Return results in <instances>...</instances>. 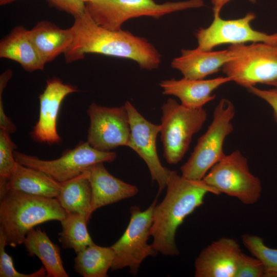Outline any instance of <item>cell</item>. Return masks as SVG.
<instances>
[{
  "instance_id": "obj_1",
  "label": "cell",
  "mask_w": 277,
  "mask_h": 277,
  "mask_svg": "<svg viewBox=\"0 0 277 277\" xmlns=\"http://www.w3.org/2000/svg\"><path fill=\"white\" fill-rule=\"evenodd\" d=\"M74 17L72 41L64 53L66 62L71 63L87 53L127 58L135 61L142 69H157L161 54L147 38L121 29L111 30L98 25L87 11Z\"/></svg>"
},
{
  "instance_id": "obj_2",
  "label": "cell",
  "mask_w": 277,
  "mask_h": 277,
  "mask_svg": "<svg viewBox=\"0 0 277 277\" xmlns=\"http://www.w3.org/2000/svg\"><path fill=\"white\" fill-rule=\"evenodd\" d=\"M166 187L164 199L154 209L150 235L155 250L165 255L174 256L180 253L175 241L177 228L203 204L208 193H220L203 180H189L173 170Z\"/></svg>"
},
{
  "instance_id": "obj_3",
  "label": "cell",
  "mask_w": 277,
  "mask_h": 277,
  "mask_svg": "<svg viewBox=\"0 0 277 277\" xmlns=\"http://www.w3.org/2000/svg\"><path fill=\"white\" fill-rule=\"evenodd\" d=\"M67 212L56 198L8 191L0 197V229L7 245L15 247L23 244L28 232L41 223L62 221Z\"/></svg>"
},
{
  "instance_id": "obj_4",
  "label": "cell",
  "mask_w": 277,
  "mask_h": 277,
  "mask_svg": "<svg viewBox=\"0 0 277 277\" xmlns=\"http://www.w3.org/2000/svg\"><path fill=\"white\" fill-rule=\"evenodd\" d=\"M235 113L232 103L222 98L215 107L212 121L199 138L188 161L181 167L182 175L191 180H202L224 155L223 144L233 131L231 123Z\"/></svg>"
},
{
  "instance_id": "obj_5",
  "label": "cell",
  "mask_w": 277,
  "mask_h": 277,
  "mask_svg": "<svg viewBox=\"0 0 277 277\" xmlns=\"http://www.w3.org/2000/svg\"><path fill=\"white\" fill-rule=\"evenodd\" d=\"M86 11L99 26L111 30L122 29L129 19L143 16L155 18L190 8L204 6L203 0L156 3L153 0H92L85 3Z\"/></svg>"
},
{
  "instance_id": "obj_6",
  "label": "cell",
  "mask_w": 277,
  "mask_h": 277,
  "mask_svg": "<svg viewBox=\"0 0 277 277\" xmlns=\"http://www.w3.org/2000/svg\"><path fill=\"white\" fill-rule=\"evenodd\" d=\"M161 140L164 157L169 164L182 160L189 149L193 135L207 119L203 108H191L169 98L161 107Z\"/></svg>"
},
{
  "instance_id": "obj_7",
  "label": "cell",
  "mask_w": 277,
  "mask_h": 277,
  "mask_svg": "<svg viewBox=\"0 0 277 277\" xmlns=\"http://www.w3.org/2000/svg\"><path fill=\"white\" fill-rule=\"evenodd\" d=\"M228 49L234 57L223 66L222 71L231 81L248 88L277 81V43L235 44Z\"/></svg>"
},
{
  "instance_id": "obj_8",
  "label": "cell",
  "mask_w": 277,
  "mask_h": 277,
  "mask_svg": "<svg viewBox=\"0 0 277 277\" xmlns=\"http://www.w3.org/2000/svg\"><path fill=\"white\" fill-rule=\"evenodd\" d=\"M202 180L220 193L235 197L245 205L253 204L261 197V182L250 171L247 158L239 150L225 154Z\"/></svg>"
},
{
  "instance_id": "obj_9",
  "label": "cell",
  "mask_w": 277,
  "mask_h": 277,
  "mask_svg": "<svg viewBox=\"0 0 277 277\" xmlns=\"http://www.w3.org/2000/svg\"><path fill=\"white\" fill-rule=\"evenodd\" d=\"M156 203L157 198L143 211L138 206L131 207L128 226L120 239L111 246L115 251L112 271L128 267L132 274L136 275L144 260L158 253L147 243Z\"/></svg>"
},
{
  "instance_id": "obj_10",
  "label": "cell",
  "mask_w": 277,
  "mask_h": 277,
  "mask_svg": "<svg viewBox=\"0 0 277 277\" xmlns=\"http://www.w3.org/2000/svg\"><path fill=\"white\" fill-rule=\"evenodd\" d=\"M15 161L24 166L40 170L56 181L62 183L74 178L90 166L98 163H111L117 157L114 151H103L91 146L88 142L65 152L58 159L42 160L14 151Z\"/></svg>"
},
{
  "instance_id": "obj_11",
  "label": "cell",
  "mask_w": 277,
  "mask_h": 277,
  "mask_svg": "<svg viewBox=\"0 0 277 277\" xmlns=\"http://www.w3.org/2000/svg\"><path fill=\"white\" fill-rule=\"evenodd\" d=\"M90 118L87 141L93 147L109 151L119 146H128L130 127L124 105L108 107L92 103L87 109Z\"/></svg>"
},
{
  "instance_id": "obj_12",
  "label": "cell",
  "mask_w": 277,
  "mask_h": 277,
  "mask_svg": "<svg viewBox=\"0 0 277 277\" xmlns=\"http://www.w3.org/2000/svg\"><path fill=\"white\" fill-rule=\"evenodd\" d=\"M214 18L206 28H200L195 33L197 48L211 51L215 46L246 42L277 43V32L268 34L252 29L251 22L255 18L254 13H248L244 17L234 19H224L219 12H213Z\"/></svg>"
},
{
  "instance_id": "obj_13",
  "label": "cell",
  "mask_w": 277,
  "mask_h": 277,
  "mask_svg": "<svg viewBox=\"0 0 277 277\" xmlns=\"http://www.w3.org/2000/svg\"><path fill=\"white\" fill-rule=\"evenodd\" d=\"M129 116L130 136L128 147L135 151L147 165L151 179L159 186V193L166 187L172 170L164 167L156 150V137L160 125L146 120L129 101L124 104Z\"/></svg>"
},
{
  "instance_id": "obj_14",
  "label": "cell",
  "mask_w": 277,
  "mask_h": 277,
  "mask_svg": "<svg viewBox=\"0 0 277 277\" xmlns=\"http://www.w3.org/2000/svg\"><path fill=\"white\" fill-rule=\"evenodd\" d=\"M76 91L75 86L64 84L58 78L47 81L45 89L39 96V118L32 132L36 141L50 144L61 142L56 128L61 105L67 95Z\"/></svg>"
},
{
  "instance_id": "obj_15",
  "label": "cell",
  "mask_w": 277,
  "mask_h": 277,
  "mask_svg": "<svg viewBox=\"0 0 277 277\" xmlns=\"http://www.w3.org/2000/svg\"><path fill=\"white\" fill-rule=\"evenodd\" d=\"M242 253L236 240L221 238L201 251L194 263V276L235 277Z\"/></svg>"
},
{
  "instance_id": "obj_16",
  "label": "cell",
  "mask_w": 277,
  "mask_h": 277,
  "mask_svg": "<svg viewBox=\"0 0 277 277\" xmlns=\"http://www.w3.org/2000/svg\"><path fill=\"white\" fill-rule=\"evenodd\" d=\"M91 188V212L99 208L136 195L137 187L114 176L104 165L98 163L86 169Z\"/></svg>"
},
{
  "instance_id": "obj_17",
  "label": "cell",
  "mask_w": 277,
  "mask_h": 277,
  "mask_svg": "<svg viewBox=\"0 0 277 277\" xmlns=\"http://www.w3.org/2000/svg\"><path fill=\"white\" fill-rule=\"evenodd\" d=\"M231 81L228 76L210 80H181L171 78L162 81L160 86L165 95L178 97L181 104L191 108H201L215 98L212 92L220 86Z\"/></svg>"
},
{
  "instance_id": "obj_18",
  "label": "cell",
  "mask_w": 277,
  "mask_h": 277,
  "mask_svg": "<svg viewBox=\"0 0 277 277\" xmlns=\"http://www.w3.org/2000/svg\"><path fill=\"white\" fill-rule=\"evenodd\" d=\"M234 57L229 49L220 51H204L196 48L183 49L181 55L171 62L173 68L180 71L183 77L203 80L207 75L217 72Z\"/></svg>"
},
{
  "instance_id": "obj_19",
  "label": "cell",
  "mask_w": 277,
  "mask_h": 277,
  "mask_svg": "<svg viewBox=\"0 0 277 277\" xmlns=\"http://www.w3.org/2000/svg\"><path fill=\"white\" fill-rule=\"evenodd\" d=\"M0 57L18 63L28 72L43 70L45 65L31 39L29 30L21 26L14 27L2 39Z\"/></svg>"
},
{
  "instance_id": "obj_20",
  "label": "cell",
  "mask_w": 277,
  "mask_h": 277,
  "mask_svg": "<svg viewBox=\"0 0 277 277\" xmlns=\"http://www.w3.org/2000/svg\"><path fill=\"white\" fill-rule=\"evenodd\" d=\"M60 188V183L45 173L17 162L6 185L7 191L51 198H57Z\"/></svg>"
},
{
  "instance_id": "obj_21",
  "label": "cell",
  "mask_w": 277,
  "mask_h": 277,
  "mask_svg": "<svg viewBox=\"0 0 277 277\" xmlns=\"http://www.w3.org/2000/svg\"><path fill=\"white\" fill-rule=\"evenodd\" d=\"M31 39L46 64L64 53L72 41L70 28L61 29L52 23L43 21L29 30Z\"/></svg>"
},
{
  "instance_id": "obj_22",
  "label": "cell",
  "mask_w": 277,
  "mask_h": 277,
  "mask_svg": "<svg viewBox=\"0 0 277 277\" xmlns=\"http://www.w3.org/2000/svg\"><path fill=\"white\" fill-rule=\"evenodd\" d=\"M23 244L30 256L36 255L41 261L48 277H68L61 256L60 248L39 227L32 229Z\"/></svg>"
},
{
  "instance_id": "obj_23",
  "label": "cell",
  "mask_w": 277,
  "mask_h": 277,
  "mask_svg": "<svg viewBox=\"0 0 277 277\" xmlns=\"http://www.w3.org/2000/svg\"><path fill=\"white\" fill-rule=\"evenodd\" d=\"M85 170L78 176L60 183L61 188L57 199L67 212L77 213L84 216L89 222L92 213L91 188Z\"/></svg>"
},
{
  "instance_id": "obj_24",
  "label": "cell",
  "mask_w": 277,
  "mask_h": 277,
  "mask_svg": "<svg viewBox=\"0 0 277 277\" xmlns=\"http://www.w3.org/2000/svg\"><path fill=\"white\" fill-rule=\"evenodd\" d=\"M74 268L83 277H107L115 258L111 246L102 247L95 244L76 253Z\"/></svg>"
},
{
  "instance_id": "obj_25",
  "label": "cell",
  "mask_w": 277,
  "mask_h": 277,
  "mask_svg": "<svg viewBox=\"0 0 277 277\" xmlns=\"http://www.w3.org/2000/svg\"><path fill=\"white\" fill-rule=\"evenodd\" d=\"M62 231L59 241L65 248L73 249L76 253L94 244L87 228L88 223L84 216L77 213L67 212L61 221Z\"/></svg>"
},
{
  "instance_id": "obj_26",
  "label": "cell",
  "mask_w": 277,
  "mask_h": 277,
  "mask_svg": "<svg viewBox=\"0 0 277 277\" xmlns=\"http://www.w3.org/2000/svg\"><path fill=\"white\" fill-rule=\"evenodd\" d=\"M242 240L251 254L264 264L265 277H277V249L268 247L262 238L255 235L244 234Z\"/></svg>"
},
{
  "instance_id": "obj_27",
  "label": "cell",
  "mask_w": 277,
  "mask_h": 277,
  "mask_svg": "<svg viewBox=\"0 0 277 277\" xmlns=\"http://www.w3.org/2000/svg\"><path fill=\"white\" fill-rule=\"evenodd\" d=\"M9 134L0 129V182H8L17 163L13 154L17 146Z\"/></svg>"
},
{
  "instance_id": "obj_28",
  "label": "cell",
  "mask_w": 277,
  "mask_h": 277,
  "mask_svg": "<svg viewBox=\"0 0 277 277\" xmlns=\"http://www.w3.org/2000/svg\"><path fill=\"white\" fill-rule=\"evenodd\" d=\"M6 237L0 229V276L1 277H44L47 272L44 266L30 274L22 273L17 271L14 266L12 257L5 251L7 246Z\"/></svg>"
},
{
  "instance_id": "obj_29",
  "label": "cell",
  "mask_w": 277,
  "mask_h": 277,
  "mask_svg": "<svg viewBox=\"0 0 277 277\" xmlns=\"http://www.w3.org/2000/svg\"><path fill=\"white\" fill-rule=\"evenodd\" d=\"M265 268L257 258L242 253L235 277H265Z\"/></svg>"
},
{
  "instance_id": "obj_30",
  "label": "cell",
  "mask_w": 277,
  "mask_h": 277,
  "mask_svg": "<svg viewBox=\"0 0 277 277\" xmlns=\"http://www.w3.org/2000/svg\"><path fill=\"white\" fill-rule=\"evenodd\" d=\"M50 3L74 17L86 10V4L81 0H48Z\"/></svg>"
},
{
  "instance_id": "obj_31",
  "label": "cell",
  "mask_w": 277,
  "mask_h": 277,
  "mask_svg": "<svg viewBox=\"0 0 277 277\" xmlns=\"http://www.w3.org/2000/svg\"><path fill=\"white\" fill-rule=\"evenodd\" d=\"M248 91L266 101L272 108L274 118L277 123V88L262 90L254 86L247 88Z\"/></svg>"
},
{
  "instance_id": "obj_32",
  "label": "cell",
  "mask_w": 277,
  "mask_h": 277,
  "mask_svg": "<svg viewBox=\"0 0 277 277\" xmlns=\"http://www.w3.org/2000/svg\"><path fill=\"white\" fill-rule=\"evenodd\" d=\"M4 84H0V128L8 133H13L16 130V127L11 119L5 113L2 98V93L6 87Z\"/></svg>"
},
{
  "instance_id": "obj_33",
  "label": "cell",
  "mask_w": 277,
  "mask_h": 277,
  "mask_svg": "<svg viewBox=\"0 0 277 277\" xmlns=\"http://www.w3.org/2000/svg\"><path fill=\"white\" fill-rule=\"evenodd\" d=\"M230 0H212V3L213 5V12H219L223 6ZM251 3H254L256 0H248Z\"/></svg>"
},
{
  "instance_id": "obj_34",
  "label": "cell",
  "mask_w": 277,
  "mask_h": 277,
  "mask_svg": "<svg viewBox=\"0 0 277 277\" xmlns=\"http://www.w3.org/2000/svg\"><path fill=\"white\" fill-rule=\"evenodd\" d=\"M16 0H0V5H4L12 3Z\"/></svg>"
},
{
  "instance_id": "obj_35",
  "label": "cell",
  "mask_w": 277,
  "mask_h": 277,
  "mask_svg": "<svg viewBox=\"0 0 277 277\" xmlns=\"http://www.w3.org/2000/svg\"><path fill=\"white\" fill-rule=\"evenodd\" d=\"M268 85H271V86H274L275 88H277V81L270 83Z\"/></svg>"
},
{
  "instance_id": "obj_36",
  "label": "cell",
  "mask_w": 277,
  "mask_h": 277,
  "mask_svg": "<svg viewBox=\"0 0 277 277\" xmlns=\"http://www.w3.org/2000/svg\"><path fill=\"white\" fill-rule=\"evenodd\" d=\"M85 3L91 2L92 0H81Z\"/></svg>"
}]
</instances>
